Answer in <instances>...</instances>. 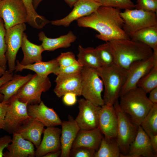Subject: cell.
Returning a JSON list of instances; mask_svg holds the SVG:
<instances>
[{"mask_svg": "<svg viewBox=\"0 0 157 157\" xmlns=\"http://www.w3.org/2000/svg\"><path fill=\"white\" fill-rule=\"evenodd\" d=\"M120 9L100 6L90 14L76 20L79 27L90 28L98 31L96 37L106 42L120 39H131L123 29V20Z\"/></svg>", "mask_w": 157, "mask_h": 157, "instance_id": "cell-1", "label": "cell"}, {"mask_svg": "<svg viewBox=\"0 0 157 157\" xmlns=\"http://www.w3.org/2000/svg\"><path fill=\"white\" fill-rule=\"evenodd\" d=\"M104 90L103 100L105 104L112 106L117 101L127 76V69L114 64L97 70Z\"/></svg>", "mask_w": 157, "mask_h": 157, "instance_id": "cell-4", "label": "cell"}, {"mask_svg": "<svg viewBox=\"0 0 157 157\" xmlns=\"http://www.w3.org/2000/svg\"><path fill=\"white\" fill-rule=\"evenodd\" d=\"M33 74H28L25 76L15 74L12 78L0 87V93L3 95L2 102L7 103L9 100L16 95L19 89L33 77Z\"/></svg>", "mask_w": 157, "mask_h": 157, "instance_id": "cell-27", "label": "cell"}, {"mask_svg": "<svg viewBox=\"0 0 157 157\" xmlns=\"http://www.w3.org/2000/svg\"><path fill=\"white\" fill-rule=\"evenodd\" d=\"M96 151L90 148L79 147L71 149L69 155L71 157H94Z\"/></svg>", "mask_w": 157, "mask_h": 157, "instance_id": "cell-39", "label": "cell"}, {"mask_svg": "<svg viewBox=\"0 0 157 157\" xmlns=\"http://www.w3.org/2000/svg\"><path fill=\"white\" fill-rule=\"evenodd\" d=\"M121 154L115 138L104 136L94 157H119Z\"/></svg>", "mask_w": 157, "mask_h": 157, "instance_id": "cell-30", "label": "cell"}, {"mask_svg": "<svg viewBox=\"0 0 157 157\" xmlns=\"http://www.w3.org/2000/svg\"><path fill=\"white\" fill-rule=\"evenodd\" d=\"M27 109L29 116L40 122L45 126L61 125L62 121L56 112L47 106L42 101L39 104L28 105Z\"/></svg>", "mask_w": 157, "mask_h": 157, "instance_id": "cell-15", "label": "cell"}, {"mask_svg": "<svg viewBox=\"0 0 157 157\" xmlns=\"http://www.w3.org/2000/svg\"><path fill=\"white\" fill-rule=\"evenodd\" d=\"M13 72L9 70H6L4 73L0 77V87L8 81L11 80L13 76ZM3 95L0 93V101H2Z\"/></svg>", "mask_w": 157, "mask_h": 157, "instance_id": "cell-43", "label": "cell"}, {"mask_svg": "<svg viewBox=\"0 0 157 157\" xmlns=\"http://www.w3.org/2000/svg\"><path fill=\"white\" fill-rule=\"evenodd\" d=\"M43 0H33V5L35 9L38 7V5Z\"/></svg>", "mask_w": 157, "mask_h": 157, "instance_id": "cell-49", "label": "cell"}, {"mask_svg": "<svg viewBox=\"0 0 157 157\" xmlns=\"http://www.w3.org/2000/svg\"><path fill=\"white\" fill-rule=\"evenodd\" d=\"M6 70L0 67V77L1 76L5 73Z\"/></svg>", "mask_w": 157, "mask_h": 157, "instance_id": "cell-50", "label": "cell"}, {"mask_svg": "<svg viewBox=\"0 0 157 157\" xmlns=\"http://www.w3.org/2000/svg\"><path fill=\"white\" fill-rule=\"evenodd\" d=\"M3 153L4 157H34L35 151L33 144L29 140L24 139L20 134L13 133L11 143Z\"/></svg>", "mask_w": 157, "mask_h": 157, "instance_id": "cell-20", "label": "cell"}, {"mask_svg": "<svg viewBox=\"0 0 157 157\" xmlns=\"http://www.w3.org/2000/svg\"><path fill=\"white\" fill-rule=\"evenodd\" d=\"M27 13V22L33 28H37L44 21L45 18L38 15L35 10L33 5V0H22Z\"/></svg>", "mask_w": 157, "mask_h": 157, "instance_id": "cell-34", "label": "cell"}, {"mask_svg": "<svg viewBox=\"0 0 157 157\" xmlns=\"http://www.w3.org/2000/svg\"><path fill=\"white\" fill-rule=\"evenodd\" d=\"M131 40L142 42L153 50L157 49V26L145 28L134 33L130 37Z\"/></svg>", "mask_w": 157, "mask_h": 157, "instance_id": "cell-29", "label": "cell"}, {"mask_svg": "<svg viewBox=\"0 0 157 157\" xmlns=\"http://www.w3.org/2000/svg\"><path fill=\"white\" fill-rule=\"evenodd\" d=\"M21 47L24 54L23 58L20 62L21 64L27 65L42 61V53L44 51L42 45H36L31 42L24 32Z\"/></svg>", "mask_w": 157, "mask_h": 157, "instance_id": "cell-26", "label": "cell"}, {"mask_svg": "<svg viewBox=\"0 0 157 157\" xmlns=\"http://www.w3.org/2000/svg\"><path fill=\"white\" fill-rule=\"evenodd\" d=\"M150 142L155 152L157 154V134L149 136Z\"/></svg>", "mask_w": 157, "mask_h": 157, "instance_id": "cell-46", "label": "cell"}, {"mask_svg": "<svg viewBox=\"0 0 157 157\" xmlns=\"http://www.w3.org/2000/svg\"><path fill=\"white\" fill-rule=\"evenodd\" d=\"M102 67H107L115 64L109 42L97 46L95 48Z\"/></svg>", "mask_w": 157, "mask_h": 157, "instance_id": "cell-33", "label": "cell"}, {"mask_svg": "<svg viewBox=\"0 0 157 157\" xmlns=\"http://www.w3.org/2000/svg\"><path fill=\"white\" fill-rule=\"evenodd\" d=\"M135 9L146 11L157 12V0H137Z\"/></svg>", "mask_w": 157, "mask_h": 157, "instance_id": "cell-38", "label": "cell"}, {"mask_svg": "<svg viewBox=\"0 0 157 157\" xmlns=\"http://www.w3.org/2000/svg\"><path fill=\"white\" fill-rule=\"evenodd\" d=\"M83 67L78 62L66 67H59L57 76L70 75L79 73L81 72Z\"/></svg>", "mask_w": 157, "mask_h": 157, "instance_id": "cell-40", "label": "cell"}, {"mask_svg": "<svg viewBox=\"0 0 157 157\" xmlns=\"http://www.w3.org/2000/svg\"><path fill=\"white\" fill-rule=\"evenodd\" d=\"M120 14L124 22L123 29L130 38L140 29L157 26V13L155 12L136 9H126Z\"/></svg>", "mask_w": 157, "mask_h": 157, "instance_id": "cell-5", "label": "cell"}, {"mask_svg": "<svg viewBox=\"0 0 157 157\" xmlns=\"http://www.w3.org/2000/svg\"><path fill=\"white\" fill-rule=\"evenodd\" d=\"M51 86L48 76H41L35 73L15 95L20 101L27 103L28 105L39 104L42 101V92L48 91Z\"/></svg>", "mask_w": 157, "mask_h": 157, "instance_id": "cell-8", "label": "cell"}, {"mask_svg": "<svg viewBox=\"0 0 157 157\" xmlns=\"http://www.w3.org/2000/svg\"><path fill=\"white\" fill-rule=\"evenodd\" d=\"M104 136L99 127L91 130H80L73 143L72 149L83 147L96 151Z\"/></svg>", "mask_w": 157, "mask_h": 157, "instance_id": "cell-23", "label": "cell"}, {"mask_svg": "<svg viewBox=\"0 0 157 157\" xmlns=\"http://www.w3.org/2000/svg\"><path fill=\"white\" fill-rule=\"evenodd\" d=\"M55 82L56 86L54 92L59 98L68 93H72L77 96L81 95L82 76L81 73L76 74L58 75Z\"/></svg>", "mask_w": 157, "mask_h": 157, "instance_id": "cell-17", "label": "cell"}, {"mask_svg": "<svg viewBox=\"0 0 157 157\" xmlns=\"http://www.w3.org/2000/svg\"><path fill=\"white\" fill-rule=\"evenodd\" d=\"M113 106L117 115L118 124L116 141L121 153L128 154L129 146L137 134L138 126L133 123L120 108L118 101Z\"/></svg>", "mask_w": 157, "mask_h": 157, "instance_id": "cell-7", "label": "cell"}, {"mask_svg": "<svg viewBox=\"0 0 157 157\" xmlns=\"http://www.w3.org/2000/svg\"><path fill=\"white\" fill-rule=\"evenodd\" d=\"M60 136L61 157H68L73 143L80 130L75 119L70 115L68 121H62Z\"/></svg>", "mask_w": 157, "mask_h": 157, "instance_id": "cell-21", "label": "cell"}, {"mask_svg": "<svg viewBox=\"0 0 157 157\" xmlns=\"http://www.w3.org/2000/svg\"><path fill=\"white\" fill-rule=\"evenodd\" d=\"M77 96L74 93H67L63 96V101L64 104L67 106H72L77 102Z\"/></svg>", "mask_w": 157, "mask_h": 157, "instance_id": "cell-41", "label": "cell"}, {"mask_svg": "<svg viewBox=\"0 0 157 157\" xmlns=\"http://www.w3.org/2000/svg\"><path fill=\"white\" fill-rule=\"evenodd\" d=\"M1 19V17H0V20Z\"/></svg>", "mask_w": 157, "mask_h": 157, "instance_id": "cell-51", "label": "cell"}, {"mask_svg": "<svg viewBox=\"0 0 157 157\" xmlns=\"http://www.w3.org/2000/svg\"><path fill=\"white\" fill-rule=\"evenodd\" d=\"M27 13L22 0L0 1V17L6 29L27 22Z\"/></svg>", "mask_w": 157, "mask_h": 157, "instance_id": "cell-10", "label": "cell"}, {"mask_svg": "<svg viewBox=\"0 0 157 157\" xmlns=\"http://www.w3.org/2000/svg\"><path fill=\"white\" fill-rule=\"evenodd\" d=\"M147 94L142 89L137 87L120 97V108L130 115L132 122L138 126L140 125L154 105Z\"/></svg>", "mask_w": 157, "mask_h": 157, "instance_id": "cell-3", "label": "cell"}, {"mask_svg": "<svg viewBox=\"0 0 157 157\" xmlns=\"http://www.w3.org/2000/svg\"><path fill=\"white\" fill-rule=\"evenodd\" d=\"M3 0H0V1H2Z\"/></svg>", "mask_w": 157, "mask_h": 157, "instance_id": "cell-52", "label": "cell"}, {"mask_svg": "<svg viewBox=\"0 0 157 157\" xmlns=\"http://www.w3.org/2000/svg\"><path fill=\"white\" fill-rule=\"evenodd\" d=\"M101 6L122 9H133L135 4L131 0H95Z\"/></svg>", "mask_w": 157, "mask_h": 157, "instance_id": "cell-35", "label": "cell"}, {"mask_svg": "<svg viewBox=\"0 0 157 157\" xmlns=\"http://www.w3.org/2000/svg\"><path fill=\"white\" fill-rule=\"evenodd\" d=\"M79 113L75 120L80 130H91L98 128L101 106H97L84 98L78 101Z\"/></svg>", "mask_w": 157, "mask_h": 157, "instance_id": "cell-13", "label": "cell"}, {"mask_svg": "<svg viewBox=\"0 0 157 157\" xmlns=\"http://www.w3.org/2000/svg\"><path fill=\"white\" fill-rule=\"evenodd\" d=\"M155 65H157V49L153 50L149 58L137 61L132 63L127 69L126 81L120 91L119 97L135 88L137 83Z\"/></svg>", "mask_w": 157, "mask_h": 157, "instance_id": "cell-9", "label": "cell"}, {"mask_svg": "<svg viewBox=\"0 0 157 157\" xmlns=\"http://www.w3.org/2000/svg\"><path fill=\"white\" fill-rule=\"evenodd\" d=\"M61 129L55 127H47L43 132V139L36 150L35 156L43 157L47 153L61 150Z\"/></svg>", "mask_w": 157, "mask_h": 157, "instance_id": "cell-18", "label": "cell"}, {"mask_svg": "<svg viewBox=\"0 0 157 157\" xmlns=\"http://www.w3.org/2000/svg\"><path fill=\"white\" fill-rule=\"evenodd\" d=\"M59 67H65L78 62L75 54L72 52L62 53L56 58Z\"/></svg>", "mask_w": 157, "mask_h": 157, "instance_id": "cell-37", "label": "cell"}, {"mask_svg": "<svg viewBox=\"0 0 157 157\" xmlns=\"http://www.w3.org/2000/svg\"><path fill=\"white\" fill-rule=\"evenodd\" d=\"M132 157H156L157 154L154 151L149 136L142 127L138 126L136 135L130 145L128 153Z\"/></svg>", "mask_w": 157, "mask_h": 157, "instance_id": "cell-19", "label": "cell"}, {"mask_svg": "<svg viewBox=\"0 0 157 157\" xmlns=\"http://www.w3.org/2000/svg\"><path fill=\"white\" fill-rule=\"evenodd\" d=\"M101 5L95 0H78L71 12L64 18L52 21V24L68 27L73 21L88 16L96 11Z\"/></svg>", "mask_w": 157, "mask_h": 157, "instance_id": "cell-14", "label": "cell"}, {"mask_svg": "<svg viewBox=\"0 0 157 157\" xmlns=\"http://www.w3.org/2000/svg\"><path fill=\"white\" fill-rule=\"evenodd\" d=\"M8 104L3 129L13 134L16 132L23 122L31 117L28 113L27 103L20 101L15 95L9 100Z\"/></svg>", "mask_w": 157, "mask_h": 157, "instance_id": "cell-11", "label": "cell"}, {"mask_svg": "<svg viewBox=\"0 0 157 157\" xmlns=\"http://www.w3.org/2000/svg\"><path fill=\"white\" fill-rule=\"evenodd\" d=\"M66 3L70 7H72L78 0H64Z\"/></svg>", "mask_w": 157, "mask_h": 157, "instance_id": "cell-48", "label": "cell"}, {"mask_svg": "<svg viewBox=\"0 0 157 157\" xmlns=\"http://www.w3.org/2000/svg\"><path fill=\"white\" fill-rule=\"evenodd\" d=\"M26 29V26L24 23L6 29V51L5 55L10 71L13 72L15 70L16 56L21 47L23 34Z\"/></svg>", "mask_w": 157, "mask_h": 157, "instance_id": "cell-12", "label": "cell"}, {"mask_svg": "<svg viewBox=\"0 0 157 157\" xmlns=\"http://www.w3.org/2000/svg\"><path fill=\"white\" fill-rule=\"evenodd\" d=\"M39 40L42 42L44 51H49L61 48H67L70 47L71 43L76 39V37L72 31L66 34L54 38L47 37L44 33L42 31L38 34Z\"/></svg>", "mask_w": 157, "mask_h": 157, "instance_id": "cell-25", "label": "cell"}, {"mask_svg": "<svg viewBox=\"0 0 157 157\" xmlns=\"http://www.w3.org/2000/svg\"><path fill=\"white\" fill-rule=\"evenodd\" d=\"M149 99L153 104H157V87L149 92Z\"/></svg>", "mask_w": 157, "mask_h": 157, "instance_id": "cell-45", "label": "cell"}, {"mask_svg": "<svg viewBox=\"0 0 157 157\" xmlns=\"http://www.w3.org/2000/svg\"><path fill=\"white\" fill-rule=\"evenodd\" d=\"M11 137L7 135L0 137V157H3V151L11 142Z\"/></svg>", "mask_w": 157, "mask_h": 157, "instance_id": "cell-42", "label": "cell"}, {"mask_svg": "<svg viewBox=\"0 0 157 157\" xmlns=\"http://www.w3.org/2000/svg\"><path fill=\"white\" fill-rule=\"evenodd\" d=\"M140 126L149 136L157 134V104H154Z\"/></svg>", "mask_w": 157, "mask_h": 157, "instance_id": "cell-31", "label": "cell"}, {"mask_svg": "<svg viewBox=\"0 0 157 157\" xmlns=\"http://www.w3.org/2000/svg\"><path fill=\"white\" fill-rule=\"evenodd\" d=\"M8 106V103L4 104L0 101V130L4 128V118Z\"/></svg>", "mask_w": 157, "mask_h": 157, "instance_id": "cell-44", "label": "cell"}, {"mask_svg": "<svg viewBox=\"0 0 157 157\" xmlns=\"http://www.w3.org/2000/svg\"><path fill=\"white\" fill-rule=\"evenodd\" d=\"M81 74V95L94 105L102 106L105 104L101 96L104 85L97 70L92 68L83 67Z\"/></svg>", "mask_w": 157, "mask_h": 157, "instance_id": "cell-6", "label": "cell"}, {"mask_svg": "<svg viewBox=\"0 0 157 157\" xmlns=\"http://www.w3.org/2000/svg\"><path fill=\"white\" fill-rule=\"evenodd\" d=\"M118 119L113 105L104 104L101 106L99 115V127L104 136L115 138Z\"/></svg>", "mask_w": 157, "mask_h": 157, "instance_id": "cell-16", "label": "cell"}, {"mask_svg": "<svg viewBox=\"0 0 157 157\" xmlns=\"http://www.w3.org/2000/svg\"><path fill=\"white\" fill-rule=\"evenodd\" d=\"M16 63L15 72H21L25 69H29L42 76H47L51 73L57 75L59 67L56 58L47 62L41 61L27 65L21 64L18 60H16Z\"/></svg>", "mask_w": 157, "mask_h": 157, "instance_id": "cell-24", "label": "cell"}, {"mask_svg": "<svg viewBox=\"0 0 157 157\" xmlns=\"http://www.w3.org/2000/svg\"><path fill=\"white\" fill-rule=\"evenodd\" d=\"M44 126L40 122L30 117L23 122L16 133L32 142L37 148L41 143Z\"/></svg>", "mask_w": 157, "mask_h": 157, "instance_id": "cell-22", "label": "cell"}, {"mask_svg": "<svg viewBox=\"0 0 157 157\" xmlns=\"http://www.w3.org/2000/svg\"><path fill=\"white\" fill-rule=\"evenodd\" d=\"M5 33L4 22L1 18L0 20V67L6 70L7 61L5 55L6 51Z\"/></svg>", "mask_w": 157, "mask_h": 157, "instance_id": "cell-36", "label": "cell"}, {"mask_svg": "<svg viewBox=\"0 0 157 157\" xmlns=\"http://www.w3.org/2000/svg\"><path fill=\"white\" fill-rule=\"evenodd\" d=\"M61 151V150L57 151L51 152L47 153L43 157H58L60 156Z\"/></svg>", "mask_w": 157, "mask_h": 157, "instance_id": "cell-47", "label": "cell"}, {"mask_svg": "<svg viewBox=\"0 0 157 157\" xmlns=\"http://www.w3.org/2000/svg\"><path fill=\"white\" fill-rule=\"evenodd\" d=\"M77 61L83 67L93 68L97 70L101 67L95 49L92 47H83L78 46Z\"/></svg>", "mask_w": 157, "mask_h": 157, "instance_id": "cell-28", "label": "cell"}, {"mask_svg": "<svg viewBox=\"0 0 157 157\" xmlns=\"http://www.w3.org/2000/svg\"><path fill=\"white\" fill-rule=\"evenodd\" d=\"M109 42L115 64L126 69L134 62L147 59L153 53L151 48L140 42L128 39Z\"/></svg>", "mask_w": 157, "mask_h": 157, "instance_id": "cell-2", "label": "cell"}, {"mask_svg": "<svg viewBox=\"0 0 157 157\" xmlns=\"http://www.w3.org/2000/svg\"><path fill=\"white\" fill-rule=\"evenodd\" d=\"M137 87L147 94L157 87V65L153 68L139 81Z\"/></svg>", "mask_w": 157, "mask_h": 157, "instance_id": "cell-32", "label": "cell"}]
</instances>
